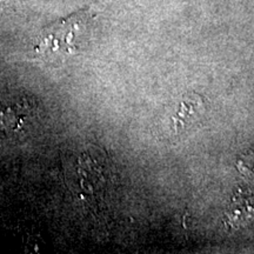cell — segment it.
<instances>
[{
    "mask_svg": "<svg viewBox=\"0 0 254 254\" xmlns=\"http://www.w3.org/2000/svg\"><path fill=\"white\" fill-rule=\"evenodd\" d=\"M205 112V101L196 93H186L180 101L176 114L173 117V128L180 132L186 126L194 123Z\"/></svg>",
    "mask_w": 254,
    "mask_h": 254,
    "instance_id": "3",
    "label": "cell"
},
{
    "mask_svg": "<svg viewBox=\"0 0 254 254\" xmlns=\"http://www.w3.org/2000/svg\"><path fill=\"white\" fill-rule=\"evenodd\" d=\"M86 24L87 12L80 11L49 25L38 37L36 52L41 56L73 55L79 50Z\"/></svg>",
    "mask_w": 254,
    "mask_h": 254,
    "instance_id": "1",
    "label": "cell"
},
{
    "mask_svg": "<svg viewBox=\"0 0 254 254\" xmlns=\"http://www.w3.org/2000/svg\"><path fill=\"white\" fill-rule=\"evenodd\" d=\"M237 167L244 176L254 177V151L241 155L237 163Z\"/></svg>",
    "mask_w": 254,
    "mask_h": 254,
    "instance_id": "5",
    "label": "cell"
},
{
    "mask_svg": "<svg viewBox=\"0 0 254 254\" xmlns=\"http://www.w3.org/2000/svg\"><path fill=\"white\" fill-rule=\"evenodd\" d=\"M36 116V106L27 99H6L0 101V139L20 133Z\"/></svg>",
    "mask_w": 254,
    "mask_h": 254,
    "instance_id": "2",
    "label": "cell"
},
{
    "mask_svg": "<svg viewBox=\"0 0 254 254\" xmlns=\"http://www.w3.org/2000/svg\"><path fill=\"white\" fill-rule=\"evenodd\" d=\"M252 215H254V196L237 192L225 212L226 222H228V225L232 227H239Z\"/></svg>",
    "mask_w": 254,
    "mask_h": 254,
    "instance_id": "4",
    "label": "cell"
}]
</instances>
